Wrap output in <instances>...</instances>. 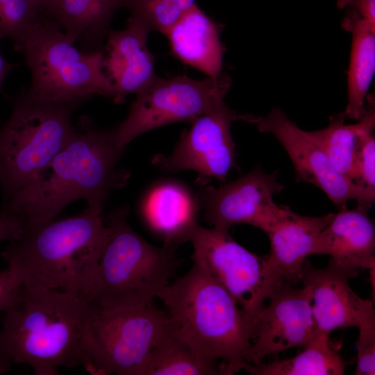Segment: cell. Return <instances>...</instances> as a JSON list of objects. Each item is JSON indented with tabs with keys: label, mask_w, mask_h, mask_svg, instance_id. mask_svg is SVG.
Listing matches in <instances>:
<instances>
[{
	"label": "cell",
	"mask_w": 375,
	"mask_h": 375,
	"mask_svg": "<svg viewBox=\"0 0 375 375\" xmlns=\"http://www.w3.org/2000/svg\"><path fill=\"white\" fill-rule=\"evenodd\" d=\"M150 31L140 20L130 17L124 29H110L106 35L105 72L113 84L116 103L137 94L157 76L154 56L147 44Z\"/></svg>",
	"instance_id": "e0dca14e"
},
{
	"label": "cell",
	"mask_w": 375,
	"mask_h": 375,
	"mask_svg": "<svg viewBox=\"0 0 375 375\" xmlns=\"http://www.w3.org/2000/svg\"><path fill=\"white\" fill-rule=\"evenodd\" d=\"M356 342L357 347V367L356 375L375 374V321L360 326Z\"/></svg>",
	"instance_id": "f1b7e54d"
},
{
	"label": "cell",
	"mask_w": 375,
	"mask_h": 375,
	"mask_svg": "<svg viewBox=\"0 0 375 375\" xmlns=\"http://www.w3.org/2000/svg\"><path fill=\"white\" fill-rule=\"evenodd\" d=\"M92 306L83 366L95 375H143L169 323L167 313L153 303L131 309Z\"/></svg>",
	"instance_id": "ba28073f"
},
{
	"label": "cell",
	"mask_w": 375,
	"mask_h": 375,
	"mask_svg": "<svg viewBox=\"0 0 375 375\" xmlns=\"http://www.w3.org/2000/svg\"><path fill=\"white\" fill-rule=\"evenodd\" d=\"M44 15H49L54 8L58 0H36Z\"/></svg>",
	"instance_id": "836d02e7"
},
{
	"label": "cell",
	"mask_w": 375,
	"mask_h": 375,
	"mask_svg": "<svg viewBox=\"0 0 375 375\" xmlns=\"http://www.w3.org/2000/svg\"><path fill=\"white\" fill-rule=\"evenodd\" d=\"M128 207L122 206L104 218L108 238L88 296L99 308H140L153 303L177 267L176 247L147 242L128 224Z\"/></svg>",
	"instance_id": "5b68a950"
},
{
	"label": "cell",
	"mask_w": 375,
	"mask_h": 375,
	"mask_svg": "<svg viewBox=\"0 0 375 375\" xmlns=\"http://www.w3.org/2000/svg\"><path fill=\"white\" fill-rule=\"evenodd\" d=\"M343 112L332 115L327 126L309 131L322 147L335 169L353 182L354 164L361 137L366 132L374 130L375 98L367 94L365 111L356 124H345Z\"/></svg>",
	"instance_id": "603a6c76"
},
{
	"label": "cell",
	"mask_w": 375,
	"mask_h": 375,
	"mask_svg": "<svg viewBox=\"0 0 375 375\" xmlns=\"http://www.w3.org/2000/svg\"><path fill=\"white\" fill-rule=\"evenodd\" d=\"M327 333H319L297 355L284 360L251 365L243 369L253 375H342L349 362L343 360Z\"/></svg>",
	"instance_id": "d4e9b609"
},
{
	"label": "cell",
	"mask_w": 375,
	"mask_h": 375,
	"mask_svg": "<svg viewBox=\"0 0 375 375\" xmlns=\"http://www.w3.org/2000/svg\"><path fill=\"white\" fill-rule=\"evenodd\" d=\"M13 65L8 62L0 52V92L3 82L13 67Z\"/></svg>",
	"instance_id": "d6a6232c"
},
{
	"label": "cell",
	"mask_w": 375,
	"mask_h": 375,
	"mask_svg": "<svg viewBox=\"0 0 375 375\" xmlns=\"http://www.w3.org/2000/svg\"><path fill=\"white\" fill-rule=\"evenodd\" d=\"M189 242L192 259L201 261L238 305L256 323V316L272 290L265 273L266 256L251 253L229 235L228 230L199 224Z\"/></svg>",
	"instance_id": "30bf717a"
},
{
	"label": "cell",
	"mask_w": 375,
	"mask_h": 375,
	"mask_svg": "<svg viewBox=\"0 0 375 375\" xmlns=\"http://www.w3.org/2000/svg\"><path fill=\"white\" fill-rule=\"evenodd\" d=\"M127 0H58L48 15L85 51L101 50L117 9Z\"/></svg>",
	"instance_id": "7402d4cb"
},
{
	"label": "cell",
	"mask_w": 375,
	"mask_h": 375,
	"mask_svg": "<svg viewBox=\"0 0 375 375\" xmlns=\"http://www.w3.org/2000/svg\"><path fill=\"white\" fill-rule=\"evenodd\" d=\"M231 85L226 74L192 79L186 76H157L136 94L125 119L114 127L117 145H126L140 135L170 123L190 121L223 101Z\"/></svg>",
	"instance_id": "9c48e42d"
},
{
	"label": "cell",
	"mask_w": 375,
	"mask_h": 375,
	"mask_svg": "<svg viewBox=\"0 0 375 375\" xmlns=\"http://www.w3.org/2000/svg\"><path fill=\"white\" fill-rule=\"evenodd\" d=\"M58 24L43 15L15 42L28 67L32 95L82 102L94 95L112 99L115 90L105 72L101 50L78 49Z\"/></svg>",
	"instance_id": "52a82bcc"
},
{
	"label": "cell",
	"mask_w": 375,
	"mask_h": 375,
	"mask_svg": "<svg viewBox=\"0 0 375 375\" xmlns=\"http://www.w3.org/2000/svg\"><path fill=\"white\" fill-rule=\"evenodd\" d=\"M244 122L256 125L262 133L273 135L290 157L299 182L322 190L338 207L349 200L372 207L362 192L334 167L322 147L309 131L301 129L278 107L265 116L245 114Z\"/></svg>",
	"instance_id": "4fadbf2b"
},
{
	"label": "cell",
	"mask_w": 375,
	"mask_h": 375,
	"mask_svg": "<svg viewBox=\"0 0 375 375\" xmlns=\"http://www.w3.org/2000/svg\"><path fill=\"white\" fill-rule=\"evenodd\" d=\"M103 209L47 222L24 219L19 235L1 252L22 284L86 297L94 283L108 229Z\"/></svg>",
	"instance_id": "3957f363"
},
{
	"label": "cell",
	"mask_w": 375,
	"mask_h": 375,
	"mask_svg": "<svg viewBox=\"0 0 375 375\" xmlns=\"http://www.w3.org/2000/svg\"><path fill=\"white\" fill-rule=\"evenodd\" d=\"M333 214L310 217L291 210L266 233L270 252L266 256L265 273L272 292L284 284L301 283L303 265Z\"/></svg>",
	"instance_id": "2e32d148"
},
{
	"label": "cell",
	"mask_w": 375,
	"mask_h": 375,
	"mask_svg": "<svg viewBox=\"0 0 375 375\" xmlns=\"http://www.w3.org/2000/svg\"><path fill=\"white\" fill-rule=\"evenodd\" d=\"M358 269L340 267L331 262L318 269L306 260L301 283L312 292V312L319 333H330L337 328H359L375 321L374 303L358 296L349 281L356 277Z\"/></svg>",
	"instance_id": "9a60e30c"
},
{
	"label": "cell",
	"mask_w": 375,
	"mask_h": 375,
	"mask_svg": "<svg viewBox=\"0 0 375 375\" xmlns=\"http://www.w3.org/2000/svg\"><path fill=\"white\" fill-rule=\"evenodd\" d=\"M157 295L180 333L199 353L220 364L224 375L243 369L255 322L199 260Z\"/></svg>",
	"instance_id": "277c9868"
},
{
	"label": "cell",
	"mask_w": 375,
	"mask_h": 375,
	"mask_svg": "<svg viewBox=\"0 0 375 375\" xmlns=\"http://www.w3.org/2000/svg\"><path fill=\"white\" fill-rule=\"evenodd\" d=\"M195 0H127L125 7L131 17L149 29L165 34L194 4Z\"/></svg>",
	"instance_id": "484cf974"
},
{
	"label": "cell",
	"mask_w": 375,
	"mask_h": 375,
	"mask_svg": "<svg viewBox=\"0 0 375 375\" xmlns=\"http://www.w3.org/2000/svg\"><path fill=\"white\" fill-rule=\"evenodd\" d=\"M340 9L352 8L370 24L375 26V0H338Z\"/></svg>",
	"instance_id": "4dcf8cb0"
},
{
	"label": "cell",
	"mask_w": 375,
	"mask_h": 375,
	"mask_svg": "<svg viewBox=\"0 0 375 375\" xmlns=\"http://www.w3.org/2000/svg\"><path fill=\"white\" fill-rule=\"evenodd\" d=\"M21 283L19 276L8 267L0 272V315L13 300Z\"/></svg>",
	"instance_id": "f546056e"
},
{
	"label": "cell",
	"mask_w": 375,
	"mask_h": 375,
	"mask_svg": "<svg viewBox=\"0 0 375 375\" xmlns=\"http://www.w3.org/2000/svg\"><path fill=\"white\" fill-rule=\"evenodd\" d=\"M218 374H224L220 364L199 353L180 334L170 319L160 340L149 358L143 374V375Z\"/></svg>",
	"instance_id": "cb8c5ba5"
},
{
	"label": "cell",
	"mask_w": 375,
	"mask_h": 375,
	"mask_svg": "<svg viewBox=\"0 0 375 375\" xmlns=\"http://www.w3.org/2000/svg\"><path fill=\"white\" fill-rule=\"evenodd\" d=\"M92 308L86 297L21 283L0 326L3 373L17 364L36 375L83 365Z\"/></svg>",
	"instance_id": "6da1fadb"
},
{
	"label": "cell",
	"mask_w": 375,
	"mask_h": 375,
	"mask_svg": "<svg viewBox=\"0 0 375 375\" xmlns=\"http://www.w3.org/2000/svg\"><path fill=\"white\" fill-rule=\"evenodd\" d=\"M370 208L358 204L349 210L346 204L340 206L317 235L312 255L330 256L329 262L347 269L374 267L375 229L367 215Z\"/></svg>",
	"instance_id": "ac0fdd59"
},
{
	"label": "cell",
	"mask_w": 375,
	"mask_h": 375,
	"mask_svg": "<svg viewBox=\"0 0 375 375\" xmlns=\"http://www.w3.org/2000/svg\"><path fill=\"white\" fill-rule=\"evenodd\" d=\"M341 26L351 34L348 99L342 112L346 119L358 121L365 114L367 92L375 72V26L352 8L347 9Z\"/></svg>",
	"instance_id": "44dd1931"
},
{
	"label": "cell",
	"mask_w": 375,
	"mask_h": 375,
	"mask_svg": "<svg viewBox=\"0 0 375 375\" xmlns=\"http://www.w3.org/2000/svg\"><path fill=\"white\" fill-rule=\"evenodd\" d=\"M283 188L278 180V172L267 174L257 166L219 188H201L196 199L199 209L203 210L205 221L212 227L228 231L236 224H247L266 233L291 210L274 201V196Z\"/></svg>",
	"instance_id": "8fae6325"
},
{
	"label": "cell",
	"mask_w": 375,
	"mask_h": 375,
	"mask_svg": "<svg viewBox=\"0 0 375 375\" xmlns=\"http://www.w3.org/2000/svg\"><path fill=\"white\" fill-rule=\"evenodd\" d=\"M43 15L36 0H0V40L15 42Z\"/></svg>",
	"instance_id": "4316f807"
},
{
	"label": "cell",
	"mask_w": 375,
	"mask_h": 375,
	"mask_svg": "<svg viewBox=\"0 0 375 375\" xmlns=\"http://www.w3.org/2000/svg\"><path fill=\"white\" fill-rule=\"evenodd\" d=\"M81 102L42 99L22 91L0 129L3 201L31 183L72 138L73 113Z\"/></svg>",
	"instance_id": "8992f818"
},
{
	"label": "cell",
	"mask_w": 375,
	"mask_h": 375,
	"mask_svg": "<svg viewBox=\"0 0 375 375\" xmlns=\"http://www.w3.org/2000/svg\"><path fill=\"white\" fill-rule=\"evenodd\" d=\"M199 209L196 197L180 183L165 182L155 187L146 197L142 207L149 227L173 247L190 240L198 224Z\"/></svg>",
	"instance_id": "ffe728a7"
},
{
	"label": "cell",
	"mask_w": 375,
	"mask_h": 375,
	"mask_svg": "<svg viewBox=\"0 0 375 375\" xmlns=\"http://www.w3.org/2000/svg\"><path fill=\"white\" fill-rule=\"evenodd\" d=\"M353 183L373 205L375 201V138L374 130L362 135L356 155Z\"/></svg>",
	"instance_id": "83f0119b"
},
{
	"label": "cell",
	"mask_w": 375,
	"mask_h": 375,
	"mask_svg": "<svg viewBox=\"0 0 375 375\" xmlns=\"http://www.w3.org/2000/svg\"><path fill=\"white\" fill-rule=\"evenodd\" d=\"M2 373H3V372L2 368H1V367L0 365V374H2Z\"/></svg>",
	"instance_id": "e575fe53"
},
{
	"label": "cell",
	"mask_w": 375,
	"mask_h": 375,
	"mask_svg": "<svg viewBox=\"0 0 375 375\" xmlns=\"http://www.w3.org/2000/svg\"><path fill=\"white\" fill-rule=\"evenodd\" d=\"M242 117L224 100L219 102L192 122L172 154L154 156L153 164L166 172L192 170L203 179L226 183L231 170L238 169L231 126Z\"/></svg>",
	"instance_id": "7c38bea8"
},
{
	"label": "cell",
	"mask_w": 375,
	"mask_h": 375,
	"mask_svg": "<svg viewBox=\"0 0 375 375\" xmlns=\"http://www.w3.org/2000/svg\"><path fill=\"white\" fill-rule=\"evenodd\" d=\"M124 150L117 144L114 128L99 129L81 120L68 144L31 183L3 201L0 212L47 222L80 199L103 209L110 193L131 176L117 165Z\"/></svg>",
	"instance_id": "7a4b0ae2"
},
{
	"label": "cell",
	"mask_w": 375,
	"mask_h": 375,
	"mask_svg": "<svg viewBox=\"0 0 375 375\" xmlns=\"http://www.w3.org/2000/svg\"><path fill=\"white\" fill-rule=\"evenodd\" d=\"M23 224L22 218L0 212V242L10 241L17 237Z\"/></svg>",
	"instance_id": "1f68e13d"
},
{
	"label": "cell",
	"mask_w": 375,
	"mask_h": 375,
	"mask_svg": "<svg viewBox=\"0 0 375 375\" xmlns=\"http://www.w3.org/2000/svg\"><path fill=\"white\" fill-rule=\"evenodd\" d=\"M172 53L184 64L217 78L222 74L224 47L217 24L194 4L165 34Z\"/></svg>",
	"instance_id": "d6986e66"
},
{
	"label": "cell",
	"mask_w": 375,
	"mask_h": 375,
	"mask_svg": "<svg viewBox=\"0 0 375 375\" xmlns=\"http://www.w3.org/2000/svg\"><path fill=\"white\" fill-rule=\"evenodd\" d=\"M267 299L268 304L263 305L258 312L254 337L246 356V361L253 365L289 349L304 347L319 334L309 286L284 284L276 288Z\"/></svg>",
	"instance_id": "5bb4252c"
}]
</instances>
